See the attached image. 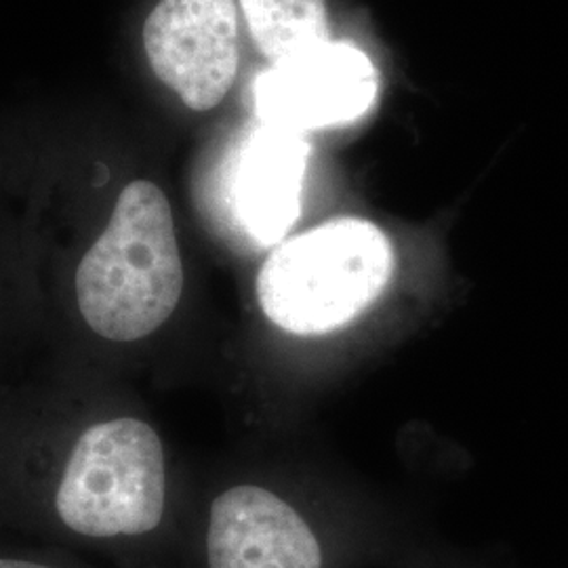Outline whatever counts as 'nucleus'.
Masks as SVG:
<instances>
[{
	"mask_svg": "<svg viewBox=\"0 0 568 568\" xmlns=\"http://www.w3.org/2000/svg\"><path fill=\"white\" fill-rule=\"evenodd\" d=\"M392 270L394 248L377 225L331 220L267 255L257 300L270 323L293 335H321L365 312L384 293Z\"/></svg>",
	"mask_w": 568,
	"mask_h": 568,
	"instance_id": "obj_2",
	"label": "nucleus"
},
{
	"mask_svg": "<svg viewBox=\"0 0 568 568\" xmlns=\"http://www.w3.org/2000/svg\"><path fill=\"white\" fill-rule=\"evenodd\" d=\"M206 568H328V548L304 514L255 485L215 497L204 530Z\"/></svg>",
	"mask_w": 568,
	"mask_h": 568,
	"instance_id": "obj_6",
	"label": "nucleus"
},
{
	"mask_svg": "<svg viewBox=\"0 0 568 568\" xmlns=\"http://www.w3.org/2000/svg\"><path fill=\"white\" fill-rule=\"evenodd\" d=\"M310 148L302 133L260 122L244 140L232 178L239 222L257 243H278L300 215Z\"/></svg>",
	"mask_w": 568,
	"mask_h": 568,
	"instance_id": "obj_7",
	"label": "nucleus"
},
{
	"mask_svg": "<svg viewBox=\"0 0 568 568\" xmlns=\"http://www.w3.org/2000/svg\"><path fill=\"white\" fill-rule=\"evenodd\" d=\"M377 91L379 72L365 51L331 39L270 65L253 102L257 121L304 135L363 119Z\"/></svg>",
	"mask_w": 568,
	"mask_h": 568,
	"instance_id": "obj_5",
	"label": "nucleus"
},
{
	"mask_svg": "<svg viewBox=\"0 0 568 568\" xmlns=\"http://www.w3.org/2000/svg\"><path fill=\"white\" fill-rule=\"evenodd\" d=\"M143 49L190 110L217 108L239 77V0H159L143 23Z\"/></svg>",
	"mask_w": 568,
	"mask_h": 568,
	"instance_id": "obj_4",
	"label": "nucleus"
},
{
	"mask_svg": "<svg viewBox=\"0 0 568 568\" xmlns=\"http://www.w3.org/2000/svg\"><path fill=\"white\" fill-rule=\"evenodd\" d=\"M55 509L63 527L87 539L154 532L166 509L159 434L133 417L89 427L70 453Z\"/></svg>",
	"mask_w": 568,
	"mask_h": 568,
	"instance_id": "obj_3",
	"label": "nucleus"
},
{
	"mask_svg": "<svg viewBox=\"0 0 568 568\" xmlns=\"http://www.w3.org/2000/svg\"><path fill=\"white\" fill-rule=\"evenodd\" d=\"M182 291V253L169 199L156 183L131 182L79 264L82 318L103 339L135 342L171 318Z\"/></svg>",
	"mask_w": 568,
	"mask_h": 568,
	"instance_id": "obj_1",
	"label": "nucleus"
},
{
	"mask_svg": "<svg viewBox=\"0 0 568 568\" xmlns=\"http://www.w3.org/2000/svg\"><path fill=\"white\" fill-rule=\"evenodd\" d=\"M239 7L270 65L331 41L326 0H239Z\"/></svg>",
	"mask_w": 568,
	"mask_h": 568,
	"instance_id": "obj_8",
	"label": "nucleus"
},
{
	"mask_svg": "<svg viewBox=\"0 0 568 568\" xmlns=\"http://www.w3.org/2000/svg\"><path fill=\"white\" fill-rule=\"evenodd\" d=\"M0 568H55L42 565L37 560H21V558H0Z\"/></svg>",
	"mask_w": 568,
	"mask_h": 568,
	"instance_id": "obj_9",
	"label": "nucleus"
}]
</instances>
